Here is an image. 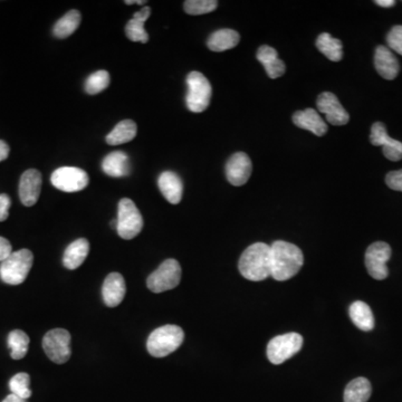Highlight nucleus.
<instances>
[{
	"mask_svg": "<svg viewBox=\"0 0 402 402\" xmlns=\"http://www.w3.org/2000/svg\"><path fill=\"white\" fill-rule=\"evenodd\" d=\"M3 402H26V400L21 399L19 396H16V394L12 393L10 396H7Z\"/></svg>",
	"mask_w": 402,
	"mask_h": 402,
	"instance_id": "nucleus-40",
	"label": "nucleus"
},
{
	"mask_svg": "<svg viewBox=\"0 0 402 402\" xmlns=\"http://www.w3.org/2000/svg\"><path fill=\"white\" fill-rule=\"evenodd\" d=\"M12 254V244L6 238L0 237V261L8 259Z\"/></svg>",
	"mask_w": 402,
	"mask_h": 402,
	"instance_id": "nucleus-37",
	"label": "nucleus"
},
{
	"mask_svg": "<svg viewBox=\"0 0 402 402\" xmlns=\"http://www.w3.org/2000/svg\"><path fill=\"white\" fill-rule=\"evenodd\" d=\"M81 21V12L75 10H69L55 24L54 28H53L54 36L60 39L67 38L80 27Z\"/></svg>",
	"mask_w": 402,
	"mask_h": 402,
	"instance_id": "nucleus-28",
	"label": "nucleus"
},
{
	"mask_svg": "<svg viewBox=\"0 0 402 402\" xmlns=\"http://www.w3.org/2000/svg\"><path fill=\"white\" fill-rule=\"evenodd\" d=\"M158 186L163 197L172 204H178L182 199L183 183L181 178L172 172H165L160 174Z\"/></svg>",
	"mask_w": 402,
	"mask_h": 402,
	"instance_id": "nucleus-18",
	"label": "nucleus"
},
{
	"mask_svg": "<svg viewBox=\"0 0 402 402\" xmlns=\"http://www.w3.org/2000/svg\"><path fill=\"white\" fill-rule=\"evenodd\" d=\"M303 346V338L298 333H286L275 336L268 345V360L273 364H282L294 357Z\"/></svg>",
	"mask_w": 402,
	"mask_h": 402,
	"instance_id": "nucleus-8",
	"label": "nucleus"
},
{
	"mask_svg": "<svg viewBox=\"0 0 402 402\" xmlns=\"http://www.w3.org/2000/svg\"><path fill=\"white\" fill-rule=\"evenodd\" d=\"M370 141L375 147H382L384 156L390 161H400L402 159V142L390 138L388 135L387 128L381 122L373 124Z\"/></svg>",
	"mask_w": 402,
	"mask_h": 402,
	"instance_id": "nucleus-12",
	"label": "nucleus"
},
{
	"mask_svg": "<svg viewBox=\"0 0 402 402\" xmlns=\"http://www.w3.org/2000/svg\"><path fill=\"white\" fill-rule=\"evenodd\" d=\"M388 46L397 51L398 54L402 55V26L398 25L394 26L392 29L389 32L387 36Z\"/></svg>",
	"mask_w": 402,
	"mask_h": 402,
	"instance_id": "nucleus-34",
	"label": "nucleus"
},
{
	"mask_svg": "<svg viewBox=\"0 0 402 402\" xmlns=\"http://www.w3.org/2000/svg\"><path fill=\"white\" fill-rule=\"evenodd\" d=\"M90 252V244L85 238H80L69 244L64 252L63 264L69 270L80 268Z\"/></svg>",
	"mask_w": 402,
	"mask_h": 402,
	"instance_id": "nucleus-23",
	"label": "nucleus"
},
{
	"mask_svg": "<svg viewBox=\"0 0 402 402\" xmlns=\"http://www.w3.org/2000/svg\"><path fill=\"white\" fill-rule=\"evenodd\" d=\"M138 126L132 120L121 121L120 123L106 135V143L110 145H120L132 141L137 137Z\"/></svg>",
	"mask_w": 402,
	"mask_h": 402,
	"instance_id": "nucleus-26",
	"label": "nucleus"
},
{
	"mask_svg": "<svg viewBox=\"0 0 402 402\" xmlns=\"http://www.w3.org/2000/svg\"><path fill=\"white\" fill-rule=\"evenodd\" d=\"M375 67L377 72L384 80H394L400 71L399 62L392 51L386 46H378L375 49Z\"/></svg>",
	"mask_w": 402,
	"mask_h": 402,
	"instance_id": "nucleus-17",
	"label": "nucleus"
},
{
	"mask_svg": "<svg viewBox=\"0 0 402 402\" xmlns=\"http://www.w3.org/2000/svg\"><path fill=\"white\" fill-rule=\"evenodd\" d=\"M181 281V266L176 259H167L147 277V286L154 293L174 289Z\"/></svg>",
	"mask_w": 402,
	"mask_h": 402,
	"instance_id": "nucleus-7",
	"label": "nucleus"
},
{
	"mask_svg": "<svg viewBox=\"0 0 402 402\" xmlns=\"http://www.w3.org/2000/svg\"><path fill=\"white\" fill-rule=\"evenodd\" d=\"M391 257V247L384 241H377L370 245L366 252V268L370 276L378 281L386 279L389 275L387 263Z\"/></svg>",
	"mask_w": 402,
	"mask_h": 402,
	"instance_id": "nucleus-11",
	"label": "nucleus"
},
{
	"mask_svg": "<svg viewBox=\"0 0 402 402\" xmlns=\"http://www.w3.org/2000/svg\"><path fill=\"white\" fill-rule=\"evenodd\" d=\"M124 3H126V5H135V3H138V5H145L147 1L145 0H143V1H141V0H126Z\"/></svg>",
	"mask_w": 402,
	"mask_h": 402,
	"instance_id": "nucleus-41",
	"label": "nucleus"
},
{
	"mask_svg": "<svg viewBox=\"0 0 402 402\" xmlns=\"http://www.w3.org/2000/svg\"><path fill=\"white\" fill-rule=\"evenodd\" d=\"M252 161L244 152L233 154L226 165V177L233 186H244L252 174Z\"/></svg>",
	"mask_w": 402,
	"mask_h": 402,
	"instance_id": "nucleus-14",
	"label": "nucleus"
},
{
	"mask_svg": "<svg viewBox=\"0 0 402 402\" xmlns=\"http://www.w3.org/2000/svg\"><path fill=\"white\" fill-rule=\"evenodd\" d=\"M126 281L120 273L108 274L102 287L103 300L106 307L120 305L126 296Z\"/></svg>",
	"mask_w": 402,
	"mask_h": 402,
	"instance_id": "nucleus-16",
	"label": "nucleus"
},
{
	"mask_svg": "<svg viewBox=\"0 0 402 402\" xmlns=\"http://www.w3.org/2000/svg\"><path fill=\"white\" fill-rule=\"evenodd\" d=\"M117 234L123 239L137 237L143 228V218L131 199H121L117 211Z\"/></svg>",
	"mask_w": 402,
	"mask_h": 402,
	"instance_id": "nucleus-6",
	"label": "nucleus"
},
{
	"mask_svg": "<svg viewBox=\"0 0 402 402\" xmlns=\"http://www.w3.org/2000/svg\"><path fill=\"white\" fill-rule=\"evenodd\" d=\"M293 123L300 129L307 130L313 134L322 137L327 132V126L318 112L313 108L298 111L293 115Z\"/></svg>",
	"mask_w": 402,
	"mask_h": 402,
	"instance_id": "nucleus-19",
	"label": "nucleus"
},
{
	"mask_svg": "<svg viewBox=\"0 0 402 402\" xmlns=\"http://www.w3.org/2000/svg\"><path fill=\"white\" fill-rule=\"evenodd\" d=\"M218 7L216 0H187L183 3V8L187 14L192 16L204 15L213 12Z\"/></svg>",
	"mask_w": 402,
	"mask_h": 402,
	"instance_id": "nucleus-33",
	"label": "nucleus"
},
{
	"mask_svg": "<svg viewBox=\"0 0 402 402\" xmlns=\"http://www.w3.org/2000/svg\"><path fill=\"white\" fill-rule=\"evenodd\" d=\"M188 93L186 96L187 108L193 113H201L209 106L211 103V88L208 78L200 72H191L187 76Z\"/></svg>",
	"mask_w": 402,
	"mask_h": 402,
	"instance_id": "nucleus-5",
	"label": "nucleus"
},
{
	"mask_svg": "<svg viewBox=\"0 0 402 402\" xmlns=\"http://www.w3.org/2000/svg\"><path fill=\"white\" fill-rule=\"evenodd\" d=\"M110 85V74L106 71H97L85 81V92L91 95L101 93Z\"/></svg>",
	"mask_w": 402,
	"mask_h": 402,
	"instance_id": "nucleus-31",
	"label": "nucleus"
},
{
	"mask_svg": "<svg viewBox=\"0 0 402 402\" xmlns=\"http://www.w3.org/2000/svg\"><path fill=\"white\" fill-rule=\"evenodd\" d=\"M30 377L27 373H21L14 375L10 381V391L21 399H28L32 396L29 389Z\"/></svg>",
	"mask_w": 402,
	"mask_h": 402,
	"instance_id": "nucleus-32",
	"label": "nucleus"
},
{
	"mask_svg": "<svg viewBox=\"0 0 402 402\" xmlns=\"http://www.w3.org/2000/svg\"><path fill=\"white\" fill-rule=\"evenodd\" d=\"M316 47L332 62H340L343 58L342 43L329 33H323L316 39Z\"/></svg>",
	"mask_w": 402,
	"mask_h": 402,
	"instance_id": "nucleus-29",
	"label": "nucleus"
},
{
	"mask_svg": "<svg viewBox=\"0 0 402 402\" xmlns=\"http://www.w3.org/2000/svg\"><path fill=\"white\" fill-rule=\"evenodd\" d=\"M318 111L327 117V121L332 126H345L350 120V115L345 111L339 99L330 92L320 94L316 101Z\"/></svg>",
	"mask_w": 402,
	"mask_h": 402,
	"instance_id": "nucleus-13",
	"label": "nucleus"
},
{
	"mask_svg": "<svg viewBox=\"0 0 402 402\" xmlns=\"http://www.w3.org/2000/svg\"><path fill=\"white\" fill-rule=\"evenodd\" d=\"M241 275L252 282H261L270 276V246L264 243L252 244L241 254L238 263Z\"/></svg>",
	"mask_w": 402,
	"mask_h": 402,
	"instance_id": "nucleus-2",
	"label": "nucleus"
},
{
	"mask_svg": "<svg viewBox=\"0 0 402 402\" xmlns=\"http://www.w3.org/2000/svg\"><path fill=\"white\" fill-rule=\"evenodd\" d=\"M102 169L110 177H126L131 172L129 156L123 151L111 152L103 159Z\"/></svg>",
	"mask_w": 402,
	"mask_h": 402,
	"instance_id": "nucleus-20",
	"label": "nucleus"
},
{
	"mask_svg": "<svg viewBox=\"0 0 402 402\" xmlns=\"http://www.w3.org/2000/svg\"><path fill=\"white\" fill-rule=\"evenodd\" d=\"M348 313H350V318H351L353 324L357 329H360L364 332L373 330L375 316H373V311L368 304L361 302V300H357L350 307Z\"/></svg>",
	"mask_w": 402,
	"mask_h": 402,
	"instance_id": "nucleus-25",
	"label": "nucleus"
},
{
	"mask_svg": "<svg viewBox=\"0 0 402 402\" xmlns=\"http://www.w3.org/2000/svg\"><path fill=\"white\" fill-rule=\"evenodd\" d=\"M10 145H8L6 142L3 141V140H0V163L8 158V156H10Z\"/></svg>",
	"mask_w": 402,
	"mask_h": 402,
	"instance_id": "nucleus-38",
	"label": "nucleus"
},
{
	"mask_svg": "<svg viewBox=\"0 0 402 402\" xmlns=\"http://www.w3.org/2000/svg\"><path fill=\"white\" fill-rule=\"evenodd\" d=\"M150 7H143L141 10L135 12L133 19L129 21L126 26V34L128 38L132 42L145 44L149 40V35L144 29V23L150 17Z\"/></svg>",
	"mask_w": 402,
	"mask_h": 402,
	"instance_id": "nucleus-22",
	"label": "nucleus"
},
{
	"mask_svg": "<svg viewBox=\"0 0 402 402\" xmlns=\"http://www.w3.org/2000/svg\"><path fill=\"white\" fill-rule=\"evenodd\" d=\"M42 174L36 169H29L21 174L19 181V198L21 204L32 207L38 201L42 190Z\"/></svg>",
	"mask_w": 402,
	"mask_h": 402,
	"instance_id": "nucleus-15",
	"label": "nucleus"
},
{
	"mask_svg": "<svg viewBox=\"0 0 402 402\" xmlns=\"http://www.w3.org/2000/svg\"><path fill=\"white\" fill-rule=\"evenodd\" d=\"M43 348L54 364H67L72 355L71 334L64 329L49 331L43 339Z\"/></svg>",
	"mask_w": 402,
	"mask_h": 402,
	"instance_id": "nucleus-9",
	"label": "nucleus"
},
{
	"mask_svg": "<svg viewBox=\"0 0 402 402\" xmlns=\"http://www.w3.org/2000/svg\"><path fill=\"white\" fill-rule=\"evenodd\" d=\"M8 346L12 350L14 360H21L27 355L29 346V336L24 331L14 330L8 335Z\"/></svg>",
	"mask_w": 402,
	"mask_h": 402,
	"instance_id": "nucleus-30",
	"label": "nucleus"
},
{
	"mask_svg": "<svg viewBox=\"0 0 402 402\" xmlns=\"http://www.w3.org/2000/svg\"><path fill=\"white\" fill-rule=\"evenodd\" d=\"M33 252L29 249H21L0 264V279L10 285H19L27 279L33 266Z\"/></svg>",
	"mask_w": 402,
	"mask_h": 402,
	"instance_id": "nucleus-4",
	"label": "nucleus"
},
{
	"mask_svg": "<svg viewBox=\"0 0 402 402\" xmlns=\"http://www.w3.org/2000/svg\"><path fill=\"white\" fill-rule=\"evenodd\" d=\"M185 339L182 329L178 325L158 327L147 339V352L154 357H165L180 348Z\"/></svg>",
	"mask_w": 402,
	"mask_h": 402,
	"instance_id": "nucleus-3",
	"label": "nucleus"
},
{
	"mask_svg": "<svg viewBox=\"0 0 402 402\" xmlns=\"http://www.w3.org/2000/svg\"><path fill=\"white\" fill-rule=\"evenodd\" d=\"M371 392L373 388L368 379H355L345 388L344 402H366L370 399Z\"/></svg>",
	"mask_w": 402,
	"mask_h": 402,
	"instance_id": "nucleus-27",
	"label": "nucleus"
},
{
	"mask_svg": "<svg viewBox=\"0 0 402 402\" xmlns=\"http://www.w3.org/2000/svg\"><path fill=\"white\" fill-rule=\"evenodd\" d=\"M239 40V34L236 30L220 29L211 34L207 46L213 51H225L236 47Z\"/></svg>",
	"mask_w": 402,
	"mask_h": 402,
	"instance_id": "nucleus-24",
	"label": "nucleus"
},
{
	"mask_svg": "<svg viewBox=\"0 0 402 402\" xmlns=\"http://www.w3.org/2000/svg\"><path fill=\"white\" fill-rule=\"evenodd\" d=\"M90 178L83 169L62 167L51 174V182L56 189L64 192H78L85 189Z\"/></svg>",
	"mask_w": 402,
	"mask_h": 402,
	"instance_id": "nucleus-10",
	"label": "nucleus"
},
{
	"mask_svg": "<svg viewBox=\"0 0 402 402\" xmlns=\"http://www.w3.org/2000/svg\"><path fill=\"white\" fill-rule=\"evenodd\" d=\"M303 264V252L294 244L277 240L270 246V276L279 282L294 277Z\"/></svg>",
	"mask_w": 402,
	"mask_h": 402,
	"instance_id": "nucleus-1",
	"label": "nucleus"
},
{
	"mask_svg": "<svg viewBox=\"0 0 402 402\" xmlns=\"http://www.w3.org/2000/svg\"><path fill=\"white\" fill-rule=\"evenodd\" d=\"M257 60L263 64L270 78H281L286 72L285 64L279 60L276 49L270 46H261L257 51Z\"/></svg>",
	"mask_w": 402,
	"mask_h": 402,
	"instance_id": "nucleus-21",
	"label": "nucleus"
},
{
	"mask_svg": "<svg viewBox=\"0 0 402 402\" xmlns=\"http://www.w3.org/2000/svg\"><path fill=\"white\" fill-rule=\"evenodd\" d=\"M386 183L390 189L402 191V169L389 172L386 177Z\"/></svg>",
	"mask_w": 402,
	"mask_h": 402,
	"instance_id": "nucleus-35",
	"label": "nucleus"
},
{
	"mask_svg": "<svg viewBox=\"0 0 402 402\" xmlns=\"http://www.w3.org/2000/svg\"><path fill=\"white\" fill-rule=\"evenodd\" d=\"M10 204L12 201L8 195L1 193L0 195V222H5L10 216Z\"/></svg>",
	"mask_w": 402,
	"mask_h": 402,
	"instance_id": "nucleus-36",
	"label": "nucleus"
},
{
	"mask_svg": "<svg viewBox=\"0 0 402 402\" xmlns=\"http://www.w3.org/2000/svg\"><path fill=\"white\" fill-rule=\"evenodd\" d=\"M375 3L380 7H384V8H389V7H393L396 5L394 0H377Z\"/></svg>",
	"mask_w": 402,
	"mask_h": 402,
	"instance_id": "nucleus-39",
	"label": "nucleus"
}]
</instances>
